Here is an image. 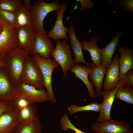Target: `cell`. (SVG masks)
Returning a JSON list of instances; mask_svg holds the SVG:
<instances>
[{"instance_id": "7", "label": "cell", "mask_w": 133, "mask_h": 133, "mask_svg": "<svg viewBox=\"0 0 133 133\" xmlns=\"http://www.w3.org/2000/svg\"><path fill=\"white\" fill-rule=\"evenodd\" d=\"M3 29L0 34V56H5L18 46L16 29L5 22L1 23Z\"/></svg>"}, {"instance_id": "19", "label": "cell", "mask_w": 133, "mask_h": 133, "mask_svg": "<svg viewBox=\"0 0 133 133\" xmlns=\"http://www.w3.org/2000/svg\"><path fill=\"white\" fill-rule=\"evenodd\" d=\"M91 69V66H84L76 64L70 70L83 82L87 89L89 97L93 99L96 97L93 85L89 80L88 76Z\"/></svg>"}, {"instance_id": "6", "label": "cell", "mask_w": 133, "mask_h": 133, "mask_svg": "<svg viewBox=\"0 0 133 133\" xmlns=\"http://www.w3.org/2000/svg\"><path fill=\"white\" fill-rule=\"evenodd\" d=\"M91 128L94 133H133L128 123L112 119L102 122H95Z\"/></svg>"}, {"instance_id": "33", "label": "cell", "mask_w": 133, "mask_h": 133, "mask_svg": "<svg viewBox=\"0 0 133 133\" xmlns=\"http://www.w3.org/2000/svg\"><path fill=\"white\" fill-rule=\"evenodd\" d=\"M115 4L120 6L124 9L133 13V0H119L116 1Z\"/></svg>"}, {"instance_id": "26", "label": "cell", "mask_w": 133, "mask_h": 133, "mask_svg": "<svg viewBox=\"0 0 133 133\" xmlns=\"http://www.w3.org/2000/svg\"><path fill=\"white\" fill-rule=\"evenodd\" d=\"M101 105V103L95 101L83 106H78L75 104L72 105L67 107V109L70 115H73L78 112L85 111L99 112Z\"/></svg>"}, {"instance_id": "34", "label": "cell", "mask_w": 133, "mask_h": 133, "mask_svg": "<svg viewBox=\"0 0 133 133\" xmlns=\"http://www.w3.org/2000/svg\"><path fill=\"white\" fill-rule=\"evenodd\" d=\"M76 1L80 3V10L82 12L93 8L95 3V1L90 0H78Z\"/></svg>"}, {"instance_id": "31", "label": "cell", "mask_w": 133, "mask_h": 133, "mask_svg": "<svg viewBox=\"0 0 133 133\" xmlns=\"http://www.w3.org/2000/svg\"><path fill=\"white\" fill-rule=\"evenodd\" d=\"M118 84L120 86L126 85L132 88H133V69L129 70L126 73L122 79L119 81Z\"/></svg>"}, {"instance_id": "16", "label": "cell", "mask_w": 133, "mask_h": 133, "mask_svg": "<svg viewBox=\"0 0 133 133\" xmlns=\"http://www.w3.org/2000/svg\"><path fill=\"white\" fill-rule=\"evenodd\" d=\"M122 34L121 31H116L112 39L104 47L101 49V60L100 65L103 67L107 68L112 63L113 55L117 48Z\"/></svg>"}, {"instance_id": "1", "label": "cell", "mask_w": 133, "mask_h": 133, "mask_svg": "<svg viewBox=\"0 0 133 133\" xmlns=\"http://www.w3.org/2000/svg\"><path fill=\"white\" fill-rule=\"evenodd\" d=\"M29 55L27 51L18 47L5 55V67L10 80L15 87L21 83V78L25 63Z\"/></svg>"}, {"instance_id": "3", "label": "cell", "mask_w": 133, "mask_h": 133, "mask_svg": "<svg viewBox=\"0 0 133 133\" xmlns=\"http://www.w3.org/2000/svg\"><path fill=\"white\" fill-rule=\"evenodd\" d=\"M70 45L65 40L57 41L55 47L50 56L53 60L61 67L63 74V79L66 77L67 71L76 65L72 57Z\"/></svg>"}, {"instance_id": "37", "label": "cell", "mask_w": 133, "mask_h": 133, "mask_svg": "<svg viewBox=\"0 0 133 133\" xmlns=\"http://www.w3.org/2000/svg\"><path fill=\"white\" fill-rule=\"evenodd\" d=\"M3 29V26L2 24L0 22V34L1 33Z\"/></svg>"}, {"instance_id": "23", "label": "cell", "mask_w": 133, "mask_h": 133, "mask_svg": "<svg viewBox=\"0 0 133 133\" xmlns=\"http://www.w3.org/2000/svg\"><path fill=\"white\" fill-rule=\"evenodd\" d=\"M15 14L16 29L25 27L32 26L29 11L27 10L23 5Z\"/></svg>"}, {"instance_id": "5", "label": "cell", "mask_w": 133, "mask_h": 133, "mask_svg": "<svg viewBox=\"0 0 133 133\" xmlns=\"http://www.w3.org/2000/svg\"><path fill=\"white\" fill-rule=\"evenodd\" d=\"M20 81L21 83L33 86L38 89H44L41 71L32 57L30 55L26 60Z\"/></svg>"}, {"instance_id": "38", "label": "cell", "mask_w": 133, "mask_h": 133, "mask_svg": "<svg viewBox=\"0 0 133 133\" xmlns=\"http://www.w3.org/2000/svg\"><path fill=\"white\" fill-rule=\"evenodd\" d=\"M75 133H77V132H75Z\"/></svg>"}, {"instance_id": "2", "label": "cell", "mask_w": 133, "mask_h": 133, "mask_svg": "<svg viewBox=\"0 0 133 133\" xmlns=\"http://www.w3.org/2000/svg\"><path fill=\"white\" fill-rule=\"evenodd\" d=\"M61 6L59 0H55L50 3H46L41 0L33 1V4L29 12L32 26L36 32L40 31L47 33L43 27L44 20L50 12H57Z\"/></svg>"}, {"instance_id": "11", "label": "cell", "mask_w": 133, "mask_h": 133, "mask_svg": "<svg viewBox=\"0 0 133 133\" xmlns=\"http://www.w3.org/2000/svg\"><path fill=\"white\" fill-rule=\"evenodd\" d=\"M119 58L118 55H115L112 63L107 68L103 84V91L113 90L118 85L120 81Z\"/></svg>"}, {"instance_id": "24", "label": "cell", "mask_w": 133, "mask_h": 133, "mask_svg": "<svg viewBox=\"0 0 133 133\" xmlns=\"http://www.w3.org/2000/svg\"><path fill=\"white\" fill-rule=\"evenodd\" d=\"M19 116L20 122H31L39 118L37 108L35 104H31L19 110Z\"/></svg>"}, {"instance_id": "14", "label": "cell", "mask_w": 133, "mask_h": 133, "mask_svg": "<svg viewBox=\"0 0 133 133\" xmlns=\"http://www.w3.org/2000/svg\"><path fill=\"white\" fill-rule=\"evenodd\" d=\"M20 122L17 109L4 113L0 116V133H12Z\"/></svg>"}, {"instance_id": "36", "label": "cell", "mask_w": 133, "mask_h": 133, "mask_svg": "<svg viewBox=\"0 0 133 133\" xmlns=\"http://www.w3.org/2000/svg\"><path fill=\"white\" fill-rule=\"evenodd\" d=\"M6 64L5 56H0V68L5 66Z\"/></svg>"}, {"instance_id": "21", "label": "cell", "mask_w": 133, "mask_h": 133, "mask_svg": "<svg viewBox=\"0 0 133 133\" xmlns=\"http://www.w3.org/2000/svg\"><path fill=\"white\" fill-rule=\"evenodd\" d=\"M68 32L70 40V43L71 48L74 56V59L76 64H78L79 63L82 62L85 64L87 66H91L84 59L80 42L76 35L75 27L73 24H71L69 26Z\"/></svg>"}, {"instance_id": "4", "label": "cell", "mask_w": 133, "mask_h": 133, "mask_svg": "<svg viewBox=\"0 0 133 133\" xmlns=\"http://www.w3.org/2000/svg\"><path fill=\"white\" fill-rule=\"evenodd\" d=\"M32 58L39 67L43 76L44 87L47 92L48 101L53 103L57 102L54 93L52 85V77L54 70L58 65L53 60L45 59L37 54Z\"/></svg>"}, {"instance_id": "12", "label": "cell", "mask_w": 133, "mask_h": 133, "mask_svg": "<svg viewBox=\"0 0 133 133\" xmlns=\"http://www.w3.org/2000/svg\"><path fill=\"white\" fill-rule=\"evenodd\" d=\"M67 8L65 2L61 4L59 11L56 13L57 18L53 28L47 33L48 36L55 41L64 39L69 41V38L67 35L68 29L64 25L63 16Z\"/></svg>"}, {"instance_id": "8", "label": "cell", "mask_w": 133, "mask_h": 133, "mask_svg": "<svg viewBox=\"0 0 133 133\" xmlns=\"http://www.w3.org/2000/svg\"><path fill=\"white\" fill-rule=\"evenodd\" d=\"M47 33L40 31L36 32L31 55L38 54L45 59H51L50 54L54 48L51 39L48 36Z\"/></svg>"}, {"instance_id": "25", "label": "cell", "mask_w": 133, "mask_h": 133, "mask_svg": "<svg viewBox=\"0 0 133 133\" xmlns=\"http://www.w3.org/2000/svg\"><path fill=\"white\" fill-rule=\"evenodd\" d=\"M118 86L115 94V98L125 102L133 104V89L128 85H124Z\"/></svg>"}, {"instance_id": "9", "label": "cell", "mask_w": 133, "mask_h": 133, "mask_svg": "<svg viewBox=\"0 0 133 133\" xmlns=\"http://www.w3.org/2000/svg\"><path fill=\"white\" fill-rule=\"evenodd\" d=\"M18 96L23 97L31 103L35 104L48 101L46 90L39 89L35 87L21 83L16 87Z\"/></svg>"}, {"instance_id": "30", "label": "cell", "mask_w": 133, "mask_h": 133, "mask_svg": "<svg viewBox=\"0 0 133 133\" xmlns=\"http://www.w3.org/2000/svg\"><path fill=\"white\" fill-rule=\"evenodd\" d=\"M15 108L19 110L23 109L31 104L25 98L18 96L13 101Z\"/></svg>"}, {"instance_id": "32", "label": "cell", "mask_w": 133, "mask_h": 133, "mask_svg": "<svg viewBox=\"0 0 133 133\" xmlns=\"http://www.w3.org/2000/svg\"><path fill=\"white\" fill-rule=\"evenodd\" d=\"M15 108L13 101L0 100V116L4 113L11 111Z\"/></svg>"}, {"instance_id": "13", "label": "cell", "mask_w": 133, "mask_h": 133, "mask_svg": "<svg viewBox=\"0 0 133 133\" xmlns=\"http://www.w3.org/2000/svg\"><path fill=\"white\" fill-rule=\"evenodd\" d=\"M16 29L18 47L26 50L31 55L35 40L36 32L32 26L22 27Z\"/></svg>"}, {"instance_id": "10", "label": "cell", "mask_w": 133, "mask_h": 133, "mask_svg": "<svg viewBox=\"0 0 133 133\" xmlns=\"http://www.w3.org/2000/svg\"><path fill=\"white\" fill-rule=\"evenodd\" d=\"M18 96L16 87L10 81L5 66L0 68V100L13 101Z\"/></svg>"}, {"instance_id": "29", "label": "cell", "mask_w": 133, "mask_h": 133, "mask_svg": "<svg viewBox=\"0 0 133 133\" xmlns=\"http://www.w3.org/2000/svg\"><path fill=\"white\" fill-rule=\"evenodd\" d=\"M62 130L66 131L68 129L71 130L78 133H87L83 132L76 127L70 121L67 114H64L61 117L60 121Z\"/></svg>"}, {"instance_id": "28", "label": "cell", "mask_w": 133, "mask_h": 133, "mask_svg": "<svg viewBox=\"0 0 133 133\" xmlns=\"http://www.w3.org/2000/svg\"><path fill=\"white\" fill-rule=\"evenodd\" d=\"M0 22L6 23L15 28V14L0 9Z\"/></svg>"}, {"instance_id": "17", "label": "cell", "mask_w": 133, "mask_h": 133, "mask_svg": "<svg viewBox=\"0 0 133 133\" xmlns=\"http://www.w3.org/2000/svg\"><path fill=\"white\" fill-rule=\"evenodd\" d=\"M100 37L97 36H92L89 40H83L80 42L82 50L88 51L91 57L92 65L98 66L100 65L101 60V49L98 47V42Z\"/></svg>"}, {"instance_id": "27", "label": "cell", "mask_w": 133, "mask_h": 133, "mask_svg": "<svg viewBox=\"0 0 133 133\" xmlns=\"http://www.w3.org/2000/svg\"><path fill=\"white\" fill-rule=\"evenodd\" d=\"M22 5L20 0H0V9L14 13Z\"/></svg>"}, {"instance_id": "35", "label": "cell", "mask_w": 133, "mask_h": 133, "mask_svg": "<svg viewBox=\"0 0 133 133\" xmlns=\"http://www.w3.org/2000/svg\"><path fill=\"white\" fill-rule=\"evenodd\" d=\"M23 5L25 8L28 10L30 11L31 10L32 6L31 1L30 0H24L23 1Z\"/></svg>"}, {"instance_id": "15", "label": "cell", "mask_w": 133, "mask_h": 133, "mask_svg": "<svg viewBox=\"0 0 133 133\" xmlns=\"http://www.w3.org/2000/svg\"><path fill=\"white\" fill-rule=\"evenodd\" d=\"M118 86L113 90L102 92L103 100L101 104L99 115L97 122H102L111 119V113L112 105L114 100L116 91Z\"/></svg>"}, {"instance_id": "22", "label": "cell", "mask_w": 133, "mask_h": 133, "mask_svg": "<svg viewBox=\"0 0 133 133\" xmlns=\"http://www.w3.org/2000/svg\"><path fill=\"white\" fill-rule=\"evenodd\" d=\"M12 133H42L39 118L31 122H20Z\"/></svg>"}, {"instance_id": "20", "label": "cell", "mask_w": 133, "mask_h": 133, "mask_svg": "<svg viewBox=\"0 0 133 133\" xmlns=\"http://www.w3.org/2000/svg\"><path fill=\"white\" fill-rule=\"evenodd\" d=\"M91 66L92 69L89 75L90 82L95 88L96 98H100L102 97L101 89L107 68L103 67L100 65Z\"/></svg>"}, {"instance_id": "18", "label": "cell", "mask_w": 133, "mask_h": 133, "mask_svg": "<svg viewBox=\"0 0 133 133\" xmlns=\"http://www.w3.org/2000/svg\"><path fill=\"white\" fill-rule=\"evenodd\" d=\"M120 55L119 59L120 80L129 70L133 69V51L126 47L119 48Z\"/></svg>"}]
</instances>
